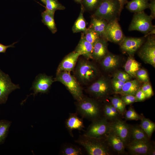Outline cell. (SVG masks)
Here are the masks:
<instances>
[{
    "label": "cell",
    "instance_id": "obj_1",
    "mask_svg": "<svg viewBox=\"0 0 155 155\" xmlns=\"http://www.w3.org/2000/svg\"><path fill=\"white\" fill-rule=\"evenodd\" d=\"M75 142L82 146L89 155L117 154L106 139L97 138L83 135H80Z\"/></svg>",
    "mask_w": 155,
    "mask_h": 155
},
{
    "label": "cell",
    "instance_id": "obj_2",
    "mask_svg": "<svg viewBox=\"0 0 155 155\" xmlns=\"http://www.w3.org/2000/svg\"><path fill=\"white\" fill-rule=\"evenodd\" d=\"M94 98L84 96L75 103L77 113L92 121L103 116V105Z\"/></svg>",
    "mask_w": 155,
    "mask_h": 155
},
{
    "label": "cell",
    "instance_id": "obj_3",
    "mask_svg": "<svg viewBox=\"0 0 155 155\" xmlns=\"http://www.w3.org/2000/svg\"><path fill=\"white\" fill-rule=\"evenodd\" d=\"M122 10L117 0H102L93 16L103 19L108 22L118 20Z\"/></svg>",
    "mask_w": 155,
    "mask_h": 155
},
{
    "label": "cell",
    "instance_id": "obj_4",
    "mask_svg": "<svg viewBox=\"0 0 155 155\" xmlns=\"http://www.w3.org/2000/svg\"><path fill=\"white\" fill-rule=\"evenodd\" d=\"M54 80V82H59L64 85L77 101L81 100L84 97L82 87L76 78L70 72L62 71L56 73Z\"/></svg>",
    "mask_w": 155,
    "mask_h": 155
},
{
    "label": "cell",
    "instance_id": "obj_5",
    "mask_svg": "<svg viewBox=\"0 0 155 155\" xmlns=\"http://www.w3.org/2000/svg\"><path fill=\"white\" fill-rule=\"evenodd\" d=\"M75 75L81 83L87 84L94 80L98 73V70L93 63L86 60L78 61L75 67Z\"/></svg>",
    "mask_w": 155,
    "mask_h": 155
},
{
    "label": "cell",
    "instance_id": "obj_6",
    "mask_svg": "<svg viewBox=\"0 0 155 155\" xmlns=\"http://www.w3.org/2000/svg\"><path fill=\"white\" fill-rule=\"evenodd\" d=\"M153 18L150 15L147 14L144 11L134 13L128 30H136L147 35L152 30H155V26L152 21Z\"/></svg>",
    "mask_w": 155,
    "mask_h": 155
},
{
    "label": "cell",
    "instance_id": "obj_7",
    "mask_svg": "<svg viewBox=\"0 0 155 155\" xmlns=\"http://www.w3.org/2000/svg\"><path fill=\"white\" fill-rule=\"evenodd\" d=\"M87 91L94 99L100 102L104 101L114 92L108 81L103 77L90 85Z\"/></svg>",
    "mask_w": 155,
    "mask_h": 155
},
{
    "label": "cell",
    "instance_id": "obj_8",
    "mask_svg": "<svg viewBox=\"0 0 155 155\" xmlns=\"http://www.w3.org/2000/svg\"><path fill=\"white\" fill-rule=\"evenodd\" d=\"M111 129L110 122L103 116L92 121L83 135L97 138L106 139Z\"/></svg>",
    "mask_w": 155,
    "mask_h": 155
},
{
    "label": "cell",
    "instance_id": "obj_9",
    "mask_svg": "<svg viewBox=\"0 0 155 155\" xmlns=\"http://www.w3.org/2000/svg\"><path fill=\"white\" fill-rule=\"evenodd\" d=\"M128 154L132 155H155V142L132 141L126 146Z\"/></svg>",
    "mask_w": 155,
    "mask_h": 155
},
{
    "label": "cell",
    "instance_id": "obj_10",
    "mask_svg": "<svg viewBox=\"0 0 155 155\" xmlns=\"http://www.w3.org/2000/svg\"><path fill=\"white\" fill-rule=\"evenodd\" d=\"M140 57L146 63L155 65V38L154 35H149L138 53Z\"/></svg>",
    "mask_w": 155,
    "mask_h": 155
},
{
    "label": "cell",
    "instance_id": "obj_11",
    "mask_svg": "<svg viewBox=\"0 0 155 155\" xmlns=\"http://www.w3.org/2000/svg\"><path fill=\"white\" fill-rule=\"evenodd\" d=\"M20 88L19 85L13 83L9 75L0 69V104L5 103L9 94Z\"/></svg>",
    "mask_w": 155,
    "mask_h": 155
},
{
    "label": "cell",
    "instance_id": "obj_12",
    "mask_svg": "<svg viewBox=\"0 0 155 155\" xmlns=\"http://www.w3.org/2000/svg\"><path fill=\"white\" fill-rule=\"evenodd\" d=\"M111 129L124 142L126 146L130 142L131 125L121 118L110 122Z\"/></svg>",
    "mask_w": 155,
    "mask_h": 155
},
{
    "label": "cell",
    "instance_id": "obj_13",
    "mask_svg": "<svg viewBox=\"0 0 155 155\" xmlns=\"http://www.w3.org/2000/svg\"><path fill=\"white\" fill-rule=\"evenodd\" d=\"M118 20H116L108 22L106 29L107 41L120 43L125 36Z\"/></svg>",
    "mask_w": 155,
    "mask_h": 155
},
{
    "label": "cell",
    "instance_id": "obj_14",
    "mask_svg": "<svg viewBox=\"0 0 155 155\" xmlns=\"http://www.w3.org/2000/svg\"><path fill=\"white\" fill-rule=\"evenodd\" d=\"M144 41L142 38L125 36L119 44L121 49L123 52L132 56L142 46Z\"/></svg>",
    "mask_w": 155,
    "mask_h": 155
},
{
    "label": "cell",
    "instance_id": "obj_15",
    "mask_svg": "<svg viewBox=\"0 0 155 155\" xmlns=\"http://www.w3.org/2000/svg\"><path fill=\"white\" fill-rule=\"evenodd\" d=\"M54 82L51 76L44 74L39 75L36 77L32 88L34 91L33 95L34 96L39 93H47Z\"/></svg>",
    "mask_w": 155,
    "mask_h": 155
},
{
    "label": "cell",
    "instance_id": "obj_16",
    "mask_svg": "<svg viewBox=\"0 0 155 155\" xmlns=\"http://www.w3.org/2000/svg\"><path fill=\"white\" fill-rule=\"evenodd\" d=\"M106 140L114 151L117 155H127L124 142L111 129Z\"/></svg>",
    "mask_w": 155,
    "mask_h": 155
},
{
    "label": "cell",
    "instance_id": "obj_17",
    "mask_svg": "<svg viewBox=\"0 0 155 155\" xmlns=\"http://www.w3.org/2000/svg\"><path fill=\"white\" fill-rule=\"evenodd\" d=\"M80 56V55L74 51L67 55L59 65L56 73L62 71L70 73L73 71Z\"/></svg>",
    "mask_w": 155,
    "mask_h": 155
},
{
    "label": "cell",
    "instance_id": "obj_18",
    "mask_svg": "<svg viewBox=\"0 0 155 155\" xmlns=\"http://www.w3.org/2000/svg\"><path fill=\"white\" fill-rule=\"evenodd\" d=\"M66 127L70 135L73 137L72 131L74 129L82 130L84 128L82 119L78 116V113H70L65 122Z\"/></svg>",
    "mask_w": 155,
    "mask_h": 155
},
{
    "label": "cell",
    "instance_id": "obj_19",
    "mask_svg": "<svg viewBox=\"0 0 155 155\" xmlns=\"http://www.w3.org/2000/svg\"><path fill=\"white\" fill-rule=\"evenodd\" d=\"M108 23L103 19L93 16L89 27L96 32L100 38L106 40V29Z\"/></svg>",
    "mask_w": 155,
    "mask_h": 155
},
{
    "label": "cell",
    "instance_id": "obj_20",
    "mask_svg": "<svg viewBox=\"0 0 155 155\" xmlns=\"http://www.w3.org/2000/svg\"><path fill=\"white\" fill-rule=\"evenodd\" d=\"M107 53V41L100 38L93 45L92 59L97 61L103 59Z\"/></svg>",
    "mask_w": 155,
    "mask_h": 155
},
{
    "label": "cell",
    "instance_id": "obj_21",
    "mask_svg": "<svg viewBox=\"0 0 155 155\" xmlns=\"http://www.w3.org/2000/svg\"><path fill=\"white\" fill-rule=\"evenodd\" d=\"M93 48V45L86 40L81 35V39L74 51L87 59H92Z\"/></svg>",
    "mask_w": 155,
    "mask_h": 155
},
{
    "label": "cell",
    "instance_id": "obj_22",
    "mask_svg": "<svg viewBox=\"0 0 155 155\" xmlns=\"http://www.w3.org/2000/svg\"><path fill=\"white\" fill-rule=\"evenodd\" d=\"M119 57L111 53H107L103 58L101 65L105 70L109 71L117 67L119 63Z\"/></svg>",
    "mask_w": 155,
    "mask_h": 155
},
{
    "label": "cell",
    "instance_id": "obj_23",
    "mask_svg": "<svg viewBox=\"0 0 155 155\" xmlns=\"http://www.w3.org/2000/svg\"><path fill=\"white\" fill-rule=\"evenodd\" d=\"M150 139L140 125H132L130 142L132 141L148 142L151 140Z\"/></svg>",
    "mask_w": 155,
    "mask_h": 155
},
{
    "label": "cell",
    "instance_id": "obj_24",
    "mask_svg": "<svg viewBox=\"0 0 155 155\" xmlns=\"http://www.w3.org/2000/svg\"><path fill=\"white\" fill-rule=\"evenodd\" d=\"M149 0H131L128 1L126 8L129 11L134 13H139L148 8Z\"/></svg>",
    "mask_w": 155,
    "mask_h": 155
},
{
    "label": "cell",
    "instance_id": "obj_25",
    "mask_svg": "<svg viewBox=\"0 0 155 155\" xmlns=\"http://www.w3.org/2000/svg\"><path fill=\"white\" fill-rule=\"evenodd\" d=\"M55 13V12L45 9L41 14L42 22L47 26L53 34L55 33L57 31L54 20Z\"/></svg>",
    "mask_w": 155,
    "mask_h": 155
},
{
    "label": "cell",
    "instance_id": "obj_26",
    "mask_svg": "<svg viewBox=\"0 0 155 155\" xmlns=\"http://www.w3.org/2000/svg\"><path fill=\"white\" fill-rule=\"evenodd\" d=\"M140 88V84L137 80H130L124 83L121 90L119 94L121 96L127 94L135 95Z\"/></svg>",
    "mask_w": 155,
    "mask_h": 155
},
{
    "label": "cell",
    "instance_id": "obj_27",
    "mask_svg": "<svg viewBox=\"0 0 155 155\" xmlns=\"http://www.w3.org/2000/svg\"><path fill=\"white\" fill-rule=\"evenodd\" d=\"M140 63L135 60L132 56L128 57L124 66L126 72L131 77L136 76L137 71L140 69Z\"/></svg>",
    "mask_w": 155,
    "mask_h": 155
},
{
    "label": "cell",
    "instance_id": "obj_28",
    "mask_svg": "<svg viewBox=\"0 0 155 155\" xmlns=\"http://www.w3.org/2000/svg\"><path fill=\"white\" fill-rule=\"evenodd\" d=\"M84 8L82 4L80 14L72 28L73 33L84 32L86 29V23L84 16Z\"/></svg>",
    "mask_w": 155,
    "mask_h": 155
},
{
    "label": "cell",
    "instance_id": "obj_29",
    "mask_svg": "<svg viewBox=\"0 0 155 155\" xmlns=\"http://www.w3.org/2000/svg\"><path fill=\"white\" fill-rule=\"evenodd\" d=\"M141 115V123L140 125L148 137L151 138L155 130V123L149 119L146 118L143 114H142Z\"/></svg>",
    "mask_w": 155,
    "mask_h": 155
},
{
    "label": "cell",
    "instance_id": "obj_30",
    "mask_svg": "<svg viewBox=\"0 0 155 155\" xmlns=\"http://www.w3.org/2000/svg\"><path fill=\"white\" fill-rule=\"evenodd\" d=\"M11 122L3 119L0 120V144H3L7 135Z\"/></svg>",
    "mask_w": 155,
    "mask_h": 155
},
{
    "label": "cell",
    "instance_id": "obj_31",
    "mask_svg": "<svg viewBox=\"0 0 155 155\" xmlns=\"http://www.w3.org/2000/svg\"><path fill=\"white\" fill-rule=\"evenodd\" d=\"M63 155H81L83 154L81 148L72 144L65 145L61 150Z\"/></svg>",
    "mask_w": 155,
    "mask_h": 155
},
{
    "label": "cell",
    "instance_id": "obj_32",
    "mask_svg": "<svg viewBox=\"0 0 155 155\" xmlns=\"http://www.w3.org/2000/svg\"><path fill=\"white\" fill-rule=\"evenodd\" d=\"M81 35L86 40L93 45L100 38L96 32L89 27L87 28L86 30L82 33Z\"/></svg>",
    "mask_w": 155,
    "mask_h": 155
},
{
    "label": "cell",
    "instance_id": "obj_33",
    "mask_svg": "<svg viewBox=\"0 0 155 155\" xmlns=\"http://www.w3.org/2000/svg\"><path fill=\"white\" fill-rule=\"evenodd\" d=\"M111 103L119 112L122 116H124L126 111V105L121 98L117 96L109 97Z\"/></svg>",
    "mask_w": 155,
    "mask_h": 155
},
{
    "label": "cell",
    "instance_id": "obj_34",
    "mask_svg": "<svg viewBox=\"0 0 155 155\" xmlns=\"http://www.w3.org/2000/svg\"><path fill=\"white\" fill-rule=\"evenodd\" d=\"M45 5V9L55 12L58 10H63L65 7L61 4L57 0H41Z\"/></svg>",
    "mask_w": 155,
    "mask_h": 155
},
{
    "label": "cell",
    "instance_id": "obj_35",
    "mask_svg": "<svg viewBox=\"0 0 155 155\" xmlns=\"http://www.w3.org/2000/svg\"><path fill=\"white\" fill-rule=\"evenodd\" d=\"M124 116L125 119L127 120L137 121L140 120L142 118L141 115L139 114L134 108L131 106L126 111Z\"/></svg>",
    "mask_w": 155,
    "mask_h": 155
},
{
    "label": "cell",
    "instance_id": "obj_36",
    "mask_svg": "<svg viewBox=\"0 0 155 155\" xmlns=\"http://www.w3.org/2000/svg\"><path fill=\"white\" fill-rule=\"evenodd\" d=\"M103 116L110 122L115 120L111 109L110 102H105L103 105Z\"/></svg>",
    "mask_w": 155,
    "mask_h": 155
},
{
    "label": "cell",
    "instance_id": "obj_37",
    "mask_svg": "<svg viewBox=\"0 0 155 155\" xmlns=\"http://www.w3.org/2000/svg\"><path fill=\"white\" fill-rule=\"evenodd\" d=\"M85 7L89 10L96 9L102 0H83Z\"/></svg>",
    "mask_w": 155,
    "mask_h": 155
},
{
    "label": "cell",
    "instance_id": "obj_38",
    "mask_svg": "<svg viewBox=\"0 0 155 155\" xmlns=\"http://www.w3.org/2000/svg\"><path fill=\"white\" fill-rule=\"evenodd\" d=\"M131 78L128 73L123 71H118L114 75V78L124 82L130 80Z\"/></svg>",
    "mask_w": 155,
    "mask_h": 155
},
{
    "label": "cell",
    "instance_id": "obj_39",
    "mask_svg": "<svg viewBox=\"0 0 155 155\" xmlns=\"http://www.w3.org/2000/svg\"><path fill=\"white\" fill-rule=\"evenodd\" d=\"M125 82L115 78L112 81L113 88L114 93L119 94L121 91L122 87Z\"/></svg>",
    "mask_w": 155,
    "mask_h": 155
},
{
    "label": "cell",
    "instance_id": "obj_40",
    "mask_svg": "<svg viewBox=\"0 0 155 155\" xmlns=\"http://www.w3.org/2000/svg\"><path fill=\"white\" fill-rule=\"evenodd\" d=\"M136 76L141 82H149V78L147 71L143 69H140L137 72Z\"/></svg>",
    "mask_w": 155,
    "mask_h": 155
},
{
    "label": "cell",
    "instance_id": "obj_41",
    "mask_svg": "<svg viewBox=\"0 0 155 155\" xmlns=\"http://www.w3.org/2000/svg\"><path fill=\"white\" fill-rule=\"evenodd\" d=\"M141 89L146 94V98L151 97L153 94V91L152 86L148 82H144Z\"/></svg>",
    "mask_w": 155,
    "mask_h": 155
},
{
    "label": "cell",
    "instance_id": "obj_42",
    "mask_svg": "<svg viewBox=\"0 0 155 155\" xmlns=\"http://www.w3.org/2000/svg\"><path fill=\"white\" fill-rule=\"evenodd\" d=\"M121 98L126 105H129L136 102L134 95L127 94L122 95Z\"/></svg>",
    "mask_w": 155,
    "mask_h": 155
},
{
    "label": "cell",
    "instance_id": "obj_43",
    "mask_svg": "<svg viewBox=\"0 0 155 155\" xmlns=\"http://www.w3.org/2000/svg\"><path fill=\"white\" fill-rule=\"evenodd\" d=\"M135 96L136 102L142 101L146 98V94L142 90L141 88L136 92Z\"/></svg>",
    "mask_w": 155,
    "mask_h": 155
},
{
    "label": "cell",
    "instance_id": "obj_44",
    "mask_svg": "<svg viewBox=\"0 0 155 155\" xmlns=\"http://www.w3.org/2000/svg\"><path fill=\"white\" fill-rule=\"evenodd\" d=\"M150 2L149 3L148 8L151 11L150 15L153 19L155 17V0H150Z\"/></svg>",
    "mask_w": 155,
    "mask_h": 155
},
{
    "label": "cell",
    "instance_id": "obj_45",
    "mask_svg": "<svg viewBox=\"0 0 155 155\" xmlns=\"http://www.w3.org/2000/svg\"><path fill=\"white\" fill-rule=\"evenodd\" d=\"M17 42H14L12 44L8 45H5L0 43V53H5L7 48L15 47L14 44Z\"/></svg>",
    "mask_w": 155,
    "mask_h": 155
},
{
    "label": "cell",
    "instance_id": "obj_46",
    "mask_svg": "<svg viewBox=\"0 0 155 155\" xmlns=\"http://www.w3.org/2000/svg\"><path fill=\"white\" fill-rule=\"evenodd\" d=\"M119 2L122 9L123 8L124 5L127 2L128 0H117Z\"/></svg>",
    "mask_w": 155,
    "mask_h": 155
},
{
    "label": "cell",
    "instance_id": "obj_47",
    "mask_svg": "<svg viewBox=\"0 0 155 155\" xmlns=\"http://www.w3.org/2000/svg\"><path fill=\"white\" fill-rule=\"evenodd\" d=\"M83 0H75L78 3H81Z\"/></svg>",
    "mask_w": 155,
    "mask_h": 155
}]
</instances>
